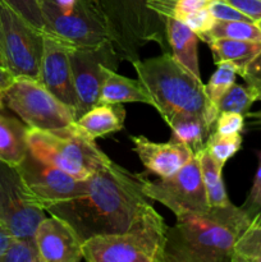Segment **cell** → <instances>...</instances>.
<instances>
[{
    "instance_id": "cell-1",
    "label": "cell",
    "mask_w": 261,
    "mask_h": 262,
    "mask_svg": "<svg viewBox=\"0 0 261 262\" xmlns=\"http://www.w3.org/2000/svg\"><path fill=\"white\" fill-rule=\"evenodd\" d=\"M143 174H133L113 160L84 181L79 196L48 207L66 220L82 241L95 235L122 233L154 209L142 191Z\"/></svg>"
},
{
    "instance_id": "cell-2",
    "label": "cell",
    "mask_w": 261,
    "mask_h": 262,
    "mask_svg": "<svg viewBox=\"0 0 261 262\" xmlns=\"http://www.w3.org/2000/svg\"><path fill=\"white\" fill-rule=\"evenodd\" d=\"M252 216L233 204L176 216V225L166 233L165 262L230 261L235 242Z\"/></svg>"
},
{
    "instance_id": "cell-3",
    "label": "cell",
    "mask_w": 261,
    "mask_h": 262,
    "mask_svg": "<svg viewBox=\"0 0 261 262\" xmlns=\"http://www.w3.org/2000/svg\"><path fill=\"white\" fill-rule=\"evenodd\" d=\"M130 64L138 81L153 99V106L166 124L183 115L205 118L207 112L205 84L176 60L171 53L164 51L160 56L137 59Z\"/></svg>"
},
{
    "instance_id": "cell-4",
    "label": "cell",
    "mask_w": 261,
    "mask_h": 262,
    "mask_svg": "<svg viewBox=\"0 0 261 262\" xmlns=\"http://www.w3.org/2000/svg\"><path fill=\"white\" fill-rule=\"evenodd\" d=\"M154 0H97L109 32L110 42L120 60L140 58L147 43H158L168 51L165 18L151 9Z\"/></svg>"
},
{
    "instance_id": "cell-5",
    "label": "cell",
    "mask_w": 261,
    "mask_h": 262,
    "mask_svg": "<svg viewBox=\"0 0 261 262\" xmlns=\"http://www.w3.org/2000/svg\"><path fill=\"white\" fill-rule=\"evenodd\" d=\"M168 225L155 209L122 233L101 234L83 242L89 262H165Z\"/></svg>"
},
{
    "instance_id": "cell-6",
    "label": "cell",
    "mask_w": 261,
    "mask_h": 262,
    "mask_svg": "<svg viewBox=\"0 0 261 262\" xmlns=\"http://www.w3.org/2000/svg\"><path fill=\"white\" fill-rule=\"evenodd\" d=\"M27 143L31 155L79 181L89 179L110 161L95 140L83 135L74 123L49 130L28 127Z\"/></svg>"
},
{
    "instance_id": "cell-7",
    "label": "cell",
    "mask_w": 261,
    "mask_h": 262,
    "mask_svg": "<svg viewBox=\"0 0 261 262\" xmlns=\"http://www.w3.org/2000/svg\"><path fill=\"white\" fill-rule=\"evenodd\" d=\"M2 95L4 104L30 128L59 129L77 119L76 110L60 101L38 79L14 77Z\"/></svg>"
},
{
    "instance_id": "cell-8",
    "label": "cell",
    "mask_w": 261,
    "mask_h": 262,
    "mask_svg": "<svg viewBox=\"0 0 261 262\" xmlns=\"http://www.w3.org/2000/svg\"><path fill=\"white\" fill-rule=\"evenodd\" d=\"M42 51V30L0 0V55L4 68L13 77L37 79Z\"/></svg>"
},
{
    "instance_id": "cell-9",
    "label": "cell",
    "mask_w": 261,
    "mask_h": 262,
    "mask_svg": "<svg viewBox=\"0 0 261 262\" xmlns=\"http://www.w3.org/2000/svg\"><path fill=\"white\" fill-rule=\"evenodd\" d=\"M42 31L72 48H92L110 41L97 0H78L71 12H63L51 0H38Z\"/></svg>"
},
{
    "instance_id": "cell-10",
    "label": "cell",
    "mask_w": 261,
    "mask_h": 262,
    "mask_svg": "<svg viewBox=\"0 0 261 262\" xmlns=\"http://www.w3.org/2000/svg\"><path fill=\"white\" fill-rule=\"evenodd\" d=\"M142 191L148 200L164 205L176 216L204 214L211 209L196 155L166 178L150 181L143 174Z\"/></svg>"
},
{
    "instance_id": "cell-11",
    "label": "cell",
    "mask_w": 261,
    "mask_h": 262,
    "mask_svg": "<svg viewBox=\"0 0 261 262\" xmlns=\"http://www.w3.org/2000/svg\"><path fill=\"white\" fill-rule=\"evenodd\" d=\"M45 210L33 204L15 166L0 160V222L13 237L35 238Z\"/></svg>"
},
{
    "instance_id": "cell-12",
    "label": "cell",
    "mask_w": 261,
    "mask_h": 262,
    "mask_svg": "<svg viewBox=\"0 0 261 262\" xmlns=\"http://www.w3.org/2000/svg\"><path fill=\"white\" fill-rule=\"evenodd\" d=\"M69 59L78 100V118L99 104L104 69L109 67L117 71L122 60L110 41L92 48L69 49Z\"/></svg>"
},
{
    "instance_id": "cell-13",
    "label": "cell",
    "mask_w": 261,
    "mask_h": 262,
    "mask_svg": "<svg viewBox=\"0 0 261 262\" xmlns=\"http://www.w3.org/2000/svg\"><path fill=\"white\" fill-rule=\"evenodd\" d=\"M17 169L33 204L45 211L58 202L79 196L84 192V181L76 179L30 152Z\"/></svg>"
},
{
    "instance_id": "cell-14",
    "label": "cell",
    "mask_w": 261,
    "mask_h": 262,
    "mask_svg": "<svg viewBox=\"0 0 261 262\" xmlns=\"http://www.w3.org/2000/svg\"><path fill=\"white\" fill-rule=\"evenodd\" d=\"M37 79L60 101L73 107L77 115L78 100L74 89L69 48L58 38L45 32L42 59Z\"/></svg>"
},
{
    "instance_id": "cell-15",
    "label": "cell",
    "mask_w": 261,
    "mask_h": 262,
    "mask_svg": "<svg viewBox=\"0 0 261 262\" xmlns=\"http://www.w3.org/2000/svg\"><path fill=\"white\" fill-rule=\"evenodd\" d=\"M35 242L42 262H79L83 260V241L76 230L51 215L38 224Z\"/></svg>"
},
{
    "instance_id": "cell-16",
    "label": "cell",
    "mask_w": 261,
    "mask_h": 262,
    "mask_svg": "<svg viewBox=\"0 0 261 262\" xmlns=\"http://www.w3.org/2000/svg\"><path fill=\"white\" fill-rule=\"evenodd\" d=\"M133 151L150 173L159 178H166L182 168L193 156L183 143L170 140L169 142H153L145 136H130Z\"/></svg>"
},
{
    "instance_id": "cell-17",
    "label": "cell",
    "mask_w": 261,
    "mask_h": 262,
    "mask_svg": "<svg viewBox=\"0 0 261 262\" xmlns=\"http://www.w3.org/2000/svg\"><path fill=\"white\" fill-rule=\"evenodd\" d=\"M125 109L123 104H97L74 120L79 130L91 140L124 129Z\"/></svg>"
},
{
    "instance_id": "cell-18",
    "label": "cell",
    "mask_w": 261,
    "mask_h": 262,
    "mask_svg": "<svg viewBox=\"0 0 261 262\" xmlns=\"http://www.w3.org/2000/svg\"><path fill=\"white\" fill-rule=\"evenodd\" d=\"M166 40L171 49V55L193 76L201 79L199 67V36L182 20L174 17L165 18Z\"/></svg>"
},
{
    "instance_id": "cell-19",
    "label": "cell",
    "mask_w": 261,
    "mask_h": 262,
    "mask_svg": "<svg viewBox=\"0 0 261 262\" xmlns=\"http://www.w3.org/2000/svg\"><path fill=\"white\" fill-rule=\"evenodd\" d=\"M142 102L153 106V99L138 79H130L117 73L115 69H104V81L99 104H125Z\"/></svg>"
},
{
    "instance_id": "cell-20",
    "label": "cell",
    "mask_w": 261,
    "mask_h": 262,
    "mask_svg": "<svg viewBox=\"0 0 261 262\" xmlns=\"http://www.w3.org/2000/svg\"><path fill=\"white\" fill-rule=\"evenodd\" d=\"M28 125L0 113V160L17 168L28 154Z\"/></svg>"
},
{
    "instance_id": "cell-21",
    "label": "cell",
    "mask_w": 261,
    "mask_h": 262,
    "mask_svg": "<svg viewBox=\"0 0 261 262\" xmlns=\"http://www.w3.org/2000/svg\"><path fill=\"white\" fill-rule=\"evenodd\" d=\"M171 129L170 140L183 143L193 155H199L206 146V141L214 127L200 115H183L169 123Z\"/></svg>"
},
{
    "instance_id": "cell-22",
    "label": "cell",
    "mask_w": 261,
    "mask_h": 262,
    "mask_svg": "<svg viewBox=\"0 0 261 262\" xmlns=\"http://www.w3.org/2000/svg\"><path fill=\"white\" fill-rule=\"evenodd\" d=\"M209 48L211 50L214 63L229 61L238 69V74L243 72L247 64L261 53V41L232 40V38H216L210 41Z\"/></svg>"
},
{
    "instance_id": "cell-23",
    "label": "cell",
    "mask_w": 261,
    "mask_h": 262,
    "mask_svg": "<svg viewBox=\"0 0 261 262\" xmlns=\"http://www.w3.org/2000/svg\"><path fill=\"white\" fill-rule=\"evenodd\" d=\"M196 156L199 158L200 170H201V177L202 181H204L205 189H206L210 207H222L232 204L229 201V197H228L224 181H223L222 177L223 166L224 165L217 163L210 155L206 148H204Z\"/></svg>"
},
{
    "instance_id": "cell-24",
    "label": "cell",
    "mask_w": 261,
    "mask_h": 262,
    "mask_svg": "<svg viewBox=\"0 0 261 262\" xmlns=\"http://www.w3.org/2000/svg\"><path fill=\"white\" fill-rule=\"evenodd\" d=\"M216 66V71L212 73L209 82L205 84V94L207 99V112L205 119L211 127L215 125V120L219 115L217 104L220 99L229 90V87L235 83V77L238 74L237 67L229 61H223Z\"/></svg>"
},
{
    "instance_id": "cell-25",
    "label": "cell",
    "mask_w": 261,
    "mask_h": 262,
    "mask_svg": "<svg viewBox=\"0 0 261 262\" xmlns=\"http://www.w3.org/2000/svg\"><path fill=\"white\" fill-rule=\"evenodd\" d=\"M232 262H261V211L251 219L233 248Z\"/></svg>"
},
{
    "instance_id": "cell-26",
    "label": "cell",
    "mask_w": 261,
    "mask_h": 262,
    "mask_svg": "<svg viewBox=\"0 0 261 262\" xmlns=\"http://www.w3.org/2000/svg\"><path fill=\"white\" fill-rule=\"evenodd\" d=\"M199 40L210 42L216 38L261 41V31L255 22L245 20H216L209 31L200 33Z\"/></svg>"
},
{
    "instance_id": "cell-27",
    "label": "cell",
    "mask_w": 261,
    "mask_h": 262,
    "mask_svg": "<svg viewBox=\"0 0 261 262\" xmlns=\"http://www.w3.org/2000/svg\"><path fill=\"white\" fill-rule=\"evenodd\" d=\"M257 95L255 90L250 86L243 84H232L227 92L223 95L217 104V109L220 112H233L245 115L250 112V107L255 101H257Z\"/></svg>"
},
{
    "instance_id": "cell-28",
    "label": "cell",
    "mask_w": 261,
    "mask_h": 262,
    "mask_svg": "<svg viewBox=\"0 0 261 262\" xmlns=\"http://www.w3.org/2000/svg\"><path fill=\"white\" fill-rule=\"evenodd\" d=\"M242 146V136L241 133L234 135H222L216 130H212L210 133L209 138L206 141V148L210 155L217 161V163L224 165L229 159H232L235 154L240 151Z\"/></svg>"
},
{
    "instance_id": "cell-29",
    "label": "cell",
    "mask_w": 261,
    "mask_h": 262,
    "mask_svg": "<svg viewBox=\"0 0 261 262\" xmlns=\"http://www.w3.org/2000/svg\"><path fill=\"white\" fill-rule=\"evenodd\" d=\"M2 262H42L35 238L28 239L13 237Z\"/></svg>"
},
{
    "instance_id": "cell-30",
    "label": "cell",
    "mask_w": 261,
    "mask_h": 262,
    "mask_svg": "<svg viewBox=\"0 0 261 262\" xmlns=\"http://www.w3.org/2000/svg\"><path fill=\"white\" fill-rule=\"evenodd\" d=\"M207 9L216 20H245V22H255L252 18L246 15L237 8L230 5L225 0H211L207 5Z\"/></svg>"
},
{
    "instance_id": "cell-31",
    "label": "cell",
    "mask_w": 261,
    "mask_h": 262,
    "mask_svg": "<svg viewBox=\"0 0 261 262\" xmlns=\"http://www.w3.org/2000/svg\"><path fill=\"white\" fill-rule=\"evenodd\" d=\"M214 127L215 130L222 135L242 133L245 129V115L233 112H220Z\"/></svg>"
},
{
    "instance_id": "cell-32",
    "label": "cell",
    "mask_w": 261,
    "mask_h": 262,
    "mask_svg": "<svg viewBox=\"0 0 261 262\" xmlns=\"http://www.w3.org/2000/svg\"><path fill=\"white\" fill-rule=\"evenodd\" d=\"M12 8H14L18 13L23 15L27 20H30L33 26L42 30L44 19L41 14L38 0H5Z\"/></svg>"
},
{
    "instance_id": "cell-33",
    "label": "cell",
    "mask_w": 261,
    "mask_h": 262,
    "mask_svg": "<svg viewBox=\"0 0 261 262\" xmlns=\"http://www.w3.org/2000/svg\"><path fill=\"white\" fill-rule=\"evenodd\" d=\"M179 20L186 23L196 35H200V33H204L206 31H209L214 26V23L216 22V19L212 17L210 10L207 9V7L196 10V12L189 13V14L184 15Z\"/></svg>"
},
{
    "instance_id": "cell-34",
    "label": "cell",
    "mask_w": 261,
    "mask_h": 262,
    "mask_svg": "<svg viewBox=\"0 0 261 262\" xmlns=\"http://www.w3.org/2000/svg\"><path fill=\"white\" fill-rule=\"evenodd\" d=\"M245 79L246 84L255 90L257 99L261 100V53H258L247 64L242 73L240 74Z\"/></svg>"
},
{
    "instance_id": "cell-35",
    "label": "cell",
    "mask_w": 261,
    "mask_h": 262,
    "mask_svg": "<svg viewBox=\"0 0 261 262\" xmlns=\"http://www.w3.org/2000/svg\"><path fill=\"white\" fill-rule=\"evenodd\" d=\"M258 166L256 170L255 178H253L252 188H251L250 194L247 197V202L243 207L247 209L252 214L253 210H261V151L257 152Z\"/></svg>"
},
{
    "instance_id": "cell-36",
    "label": "cell",
    "mask_w": 261,
    "mask_h": 262,
    "mask_svg": "<svg viewBox=\"0 0 261 262\" xmlns=\"http://www.w3.org/2000/svg\"><path fill=\"white\" fill-rule=\"evenodd\" d=\"M210 2L211 0H176L171 17L177 18V19H182L184 15L189 14V13L206 8Z\"/></svg>"
},
{
    "instance_id": "cell-37",
    "label": "cell",
    "mask_w": 261,
    "mask_h": 262,
    "mask_svg": "<svg viewBox=\"0 0 261 262\" xmlns=\"http://www.w3.org/2000/svg\"><path fill=\"white\" fill-rule=\"evenodd\" d=\"M253 20L261 19V0H225Z\"/></svg>"
},
{
    "instance_id": "cell-38",
    "label": "cell",
    "mask_w": 261,
    "mask_h": 262,
    "mask_svg": "<svg viewBox=\"0 0 261 262\" xmlns=\"http://www.w3.org/2000/svg\"><path fill=\"white\" fill-rule=\"evenodd\" d=\"M12 239H13V234L9 232V229H8V228L0 222V262H2L3 256L5 255V252H7Z\"/></svg>"
},
{
    "instance_id": "cell-39",
    "label": "cell",
    "mask_w": 261,
    "mask_h": 262,
    "mask_svg": "<svg viewBox=\"0 0 261 262\" xmlns=\"http://www.w3.org/2000/svg\"><path fill=\"white\" fill-rule=\"evenodd\" d=\"M13 78H14V77H13L4 67L0 66V91H3V90L13 81Z\"/></svg>"
},
{
    "instance_id": "cell-40",
    "label": "cell",
    "mask_w": 261,
    "mask_h": 262,
    "mask_svg": "<svg viewBox=\"0 0 261 262\" xmlns=\"http://www.w3.org/2000/svg\"><path fill=\"white\" fill-rule=\"evenodd\" d=\"M63 12H71L78 0H51Z\"/></svg>"
},
{
    "instance_id": "cell-41",
    "label": "cell",
    "mask_w": 261,
    "mask_h": 262,
    "mask_svg": "<svg viewBox=\"0 0 261 262\" xmlns=\"http://www.w3.org/2000/svg\"><path fill=\"white\" fill-rule=\"evenodd\" d=\"M246 117H248L252 119L251 124L255 125V127H261V110L260 112H255V113L248 112L247 114H246Z\"/></svg>"
},
{
    "instance_id": "cell-42",
    "label": "cell",
    "mask_w": 261,
    "mask_h": 262,
    "mask_svg": "<svg viewBox=\"0 0 261 262\" xmlns=\"http://www.w3.org/2000/svg\"><path fill=\"white\" fill-rule=\"evenodd\" d=\"M3 106H4V100H3V95H2V91H0V110L3 109Z\"/></svg>"
},
{
    "instance_id": "cell-43",
    "label": "cell",
    "mask_w": 261,
    "mask_h": 262,
    "mask_svg": "<svg viewBox=\"0 0 261 262\" xmlns=\"http://www.w3.org/2000/svg\"><path fill=\"white\" fill-rule=\"evenodd\" d=\"M255 23H256V26H257V27L260 28V31H261V19H257V20H255Z\"/></svg>"
},
{
    "instance_id": "cell-44",
    "label": "cell",
    "mask_w": 261,
    "mask_h": 262,
    "mask_svg": "<svg viewBox=\"0 0 261 262\" xmlns=\"http://www.w3.org/2000/svg\"><path fill=\"white\" fill-rule=\"evenodd\" d=\"M0 66L4 67V66H3V59H2V55H0Z\"/></svg>"
}]
</instances>
